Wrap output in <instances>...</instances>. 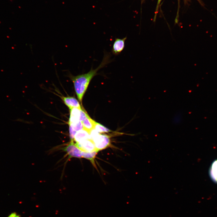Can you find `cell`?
Instances as JSON below:
<instances>
[{"label": "cell", "instance_id": "1", "mask_svg": "<svg viewBox=\"0 0 217 217\" xmlns=\"http://www.w3.org/2000/svg\"><path fill=\"white\" fill-rule=\"evenodd\" d=\"M110 57L109 53H104L103 59L99 65L94 69L91 67L90 71L87 73L77 76H73L69 73V77L73 83L76 94L81 102L90 82L95 76L98 74L97 72L99 70L112 61L110 58Z\"/></svg>", "mask_w": 217, "mask_h": 217}, {"label": "cell", "instance_id": "2", "mask_svg": "<svg viewBox=\"0 0 217 217\" xmlns=\"http://www.w3.org/2000/svg\"><path fill=\"white\" fill-rule=\"evenodd\" d=\"M90 139L93 141L96 150L98 151L106 148L110 144L109 136L100 134L95 129L90 131Z\"/></svg>", "mask_w": 217, "mask_h": 217}, {"label": "cell", "instance_id": "3", "mask_svg": "<svg viewBox=\"0 0 217 217\" xmlns=\"http://www.w3.org/2000/svg\"><path fill=\"white\" fill-rule=\"evenodd\" d=\"M70 157H74L81 158L82 151L74 143L73 140L71 141L68 145L66 146L64 149Z\"/></svg>", "mask_w": 217, "mask_h": 217}, {"label": "cell", "instance_id": "4", "mask_svg": "<svg viewBox=\"0 0 217 217\" xmlns=\"http://www.w3.org/2000/svg\"><path fill=\"white\" fill-rule=\"evenodd\" d=\"M76 144L82 151L90 152L97 151L93 141L90 139L78 143H76Z\"/></svg>", "mask_w": 217, "mask_h": 217}, {"label": "cell", "instance_id": "5", "mask_svg": "<svg viewBox=\"0 0 217 217\" xmlns=\"http://www.w3.org/2000/svg\"><path fill=\"white\" fill-rule=\"evenodd\" d=\"M127 37L120 39L116 38L114 42L112 49V53L115 55H119L125 47V43Z\"/></svg>", "mask_w": 217, "mask_h": 217}, {"label": "cell", "instance_id": "6", "mask_svg": "<svg viewBox=\"0 0 217 217\" xmlns=\"http://www.w3.org/2000/svg\"><path fill=\"white\" fill-rule=\"evenodd\" d=\"M61 98L65 105L70 109L74 108L81 109L79 102L74 97L71 96H62Z\"/></svg>", "mask_w": 217, "mask_h": 217}, {"label": "cell", "instance_id": "7", "mask_svg": "<svg viewBox=\"0 0 217 217\" xmlns=\"http://www.w3.org/2000/svg\"><path fill=\"white\" fill-rule=\"evenodd\" d=\"M88 139H90V133L83 128L76 132L74 140L78 143Z\"/></svg>", "mask_w": 217, "mask_h": 217}, {"label": "cell", "instance_id": "8", "mask_svg": "<svg viewBox=\"0 0 217 217\" xmlns=\"http://www.w3.org/2000/svg\"><path fill=\"white\" fill-rule=\"evenodd\" d=\"M95 122L89 115L81 122L84 129L90 133L92 130L94 129Z\"/></svg>", "mask_w": 217, "mask_h": 217}, {"label": "cell", "instance_id": "9", "mask_svg": "<svg viewBox=\"0 0 217 217\" xmlns=\"http://www.w3.org/2000/svg\"><path fill=\"white\" fill-rule=\"evenodd\" d=\"M209 175L212 180L217 183V159L212 162L210 168Z\"/></svg>", "mask_w": 217, "mask_h": 217}, {"label": "cell", "instance_id": "10", "mask_svg": "<svg viewBox=\"0 0 217 217\" xmlns=\"http://www.w3.org/2000/svg\"><path fill=\"white\" fill-rule=\"evenodd\" d=\"M98 152L97 151H95L88 152L82 151L81 155L82 157L89 160L93 164L94 159Z\"/></svg>", "mask_w": 217, "mask_h": 217}, {"label": "cell", "instance_id": "11", "mask_svg": "<svg viewBox=\"0 0 217 217\" xmlns=\"http://www.w3.org/2000/svg\"><path fill=\"white\" fill-rule=\"evenodd\" d=\"M94 129L99 133L108 132L111 131L110 130L96 122L95 123Z\"/></svg>", "mask_w": 217, "mask_h": 217}, {"label": "cell", "instance_id": "12", "mask_svg": "<svg viewBox=\"0 0 217 217\" xmlns=\"http://www.w3.org/2000/svg\"><path fill=\"white\" fill-rule=\"evenodd\" d=\"M68 124L76 132L84 128L82 123L80 121L73 123L69 124Z\"/></svg>", "mask_w": 217, "mask_h": 217}, {"label": "cell", "instance_id": "13", "mask_svg": "<svg viewBox=\"0 0 217 217\" xmlns=\"http://www.w3.org/2000/svg\"><path fill=\"white\" fill-rule=\"evenodd\" d=\"M69 126V131L70 137L71 141L73 140L74 136L76 133V131L70 125Z\"/></svg>", "mask_w": 217, "mask_h": 217}, {"label": "cell", "instance_id": "14", "mask_svg": "<svg viewBox=\"0 0 217 217\" xmlns=\"http://www.w3.org/2000/svg\"><path fill=\"white\" fill-rule=\"evenodd\" d=\"M8 217H20L19 215L15 212H14L10 214Z\"/></svg>", "mask_w": 217, "mask_h": 217}, {"label": "cell", "instance_id": "15", "mask_svg": "<svg viewBox=\"0 0 217 217\" xmlns=\"http://www.w3.org/2000/svg\"><path fill=\"white\" fill-rule=\"evenodd\" d=\"M161 0H158V2H157V8H158V6L159 5V4L160 3V2L161 1Z\"/></svg>", "mask_w": 217, "mask_h": 217}]
</instances>
